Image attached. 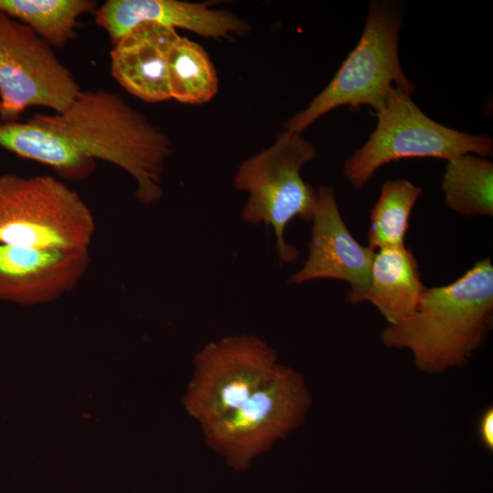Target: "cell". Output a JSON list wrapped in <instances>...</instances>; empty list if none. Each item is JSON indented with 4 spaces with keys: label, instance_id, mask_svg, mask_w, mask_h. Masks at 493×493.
<instances>
[{
    "label": "cell",
    "instance_id": "1",
    "mask_svg": "<svg viewBox=\"0 0 493 493\" xmlns=\"http://www.w3.org/2000/svg\"><path fill=\"white\" fill-rule=\"evenodd\" d=\"M31 119L68 138L89 158L108 162L129 173L141 203L152 205L162 198L171 142L120 95L104 89L80 90L63 111Z\"/></svg>",
    "mask_w": 493,
    "mask_h": 493
},
{
    "label": "cell",
    "instance_id": "2",
    "mask_svg": "<svg viewBox=\"0 0 493 493\" xmlns=\"http://www.w3.org/2000/svg\"><path fill=\"white\" fill-rule=\"evenodd\" d=\"M493 265L478 260L455 281L426 288L411 316L381 334L390 348L409 349L416 365L439 372L461 365L482 343L492 322Z\"/></svg>",
    "mask_w": 493,
    "mask_h": 493
},
{
    "label": "cell",
    "instance_id": "3",
    "mask_svg": "<svg viewBox=\"0 0 493 493\" xmlns=\"http://www.w3.org/2000/svg\"><path fill=\"white\" fill-rule=\"evenodd\" d=\"M401 23V11L394 3L372 2L356 47L308 107L285 122V130L301 133L319 118L341 106L368 105L377 112L394 89L412 95L415 86L403 72L399 58Z\"/></svg>",
    "mask_w": 493,
    "mask_h": 493
},
{
    "label": "cell",
    "instance_id": "4",
    "mask_svg": "<svg viewBox=\"0 0 493 493\" xmlns=\"http://www.w3.org/2000/svg\"><path fill=\"white\" fill-rule=\"evenodd\" d=\"M316 155L301 133L285 130L269 148L245 160L234 176V187L249 194L241 218L273 228L280 263L293 262L299 255L285 239L287 226L294 218L310 222L315 211L317 191L300 172Z\"/></svg>",
    "mask_w": 493,
    "mask_h": 493
},
{
    "label": "cell",
    "instance_id": "5",
    "mask_svg": "<svg viewBox=\"0 0 493 493\" xmlns=\"http://www.w3.org/2000/svg\"><path fill=\"white\" fill-rule=\"evenodd\" d=\"M93 214L82 197L50 175H0V243L29 248L89 249Z\"/></svg>",
    "mask_w": 493,
    "mask_h": 493
},
{
    "label": "cell",
    "instance_id": "6",
    "mask_svg": "<svg viewBox=\"0 0 493 493\" xmlns=\"http://www.w3.org/2000/svg\"><path fill=\"white\" fill-rule=\"evenodd\" d=\"M377 125L362 147L344 163L343 175L355 189L364 186L383 165L404 158L446 162L471 153L488 157L493 141L444 126L426 116L406 91L393 89L376 112Z\"/></svg>",
    "mask_w": 493,
    "mask_h": 493
},
{
    "label": "cell",
    "instance_id": "7",
    "mask_svg": "<svg viewBox=\"0 0 493 493\" xmlns=\"http://www.w3.org/2000/svg\"><path fill=\"white\" fill-rule=\"evenodd\" d=\"M280 366L276 351L257 336L210 342L194 357L185 409L205 430L248 404Z\"/></svg>",
    "mask_w": 493,
    "mask_h": 493
},
{
    "label": "cell",
    "instance_id": "8",
    "mask_svg": "<svg viewBox=\"0 0 493 493\" xmlns=\"http://www.w3.org/2000/svg\"><path fill=\"white\" fill-rule=\"evenodd\" d=\"M80 90L48 43L25 24L0 12L2 122L18 121L32 107L61 112Z\"/></svg>",
    "mask_w": 493,
    "mask_h": 493
},
{
    "label": "cell",
    "instance_id": "9",
    "mask_svg": "<svg viewBox=\"0 0 493 493\" xmlns=\"http://www.w3.org/2000/svg\"><path fill=\"white\" fill-rule=\"evenodd\" d=\"M310 400L301 376L281 365L245 407L203 430L207 445L242 470L304 419Z\"/></svg>",
    "mask_w": 493,
    "mask_h": 493
},
{
    "label": "cell",
    "instance_id": "10",
    "mask_svg": "<svg viewBox=\"0 0 493 493\" xmlns=\"http://www.w3.org/2000/svg\"><path fill=\"white\" fill-rule=\"evenodd\" d=\"M310 222L308 257L302 267L291 275L288 283L299 285L318 278L338 279L349 285L348 303L365 301L375 251L361 245L351 234L330 186L318 188Z\"/></svg>",
    "mask_w": 493,
    "mask_h": 493
},
{
    "label": "cell",
    "instance_id": "11",
    "mask_svg": "<svg viewBox=\"0 0 493 493\" xmlns=\"http://www.w3.org/2000/svg\"><path fill=\"white\" fill-rule=\"evenodd\" d=\"M90 263L89 250L29 248L0 243V301L22 306L72 291Z\"/></svg>",
    "mask_w": 493,
    "mask_h": 493
},
{
    "label": "cell",
    "instance_id": "12",
    "mask_svg": "<svg viewBox=\"0 0 493 493\" xmlns=\"http://www.w3.org/2000/svg\"><path fill=\"white\" fill-rule=\"evenodd\" d=\"M95 23L109 36L112 45L143 22L183 28L211 38L243 35L247 25L226 10H215L206 3L180 0H108L95 12Z\"/></svg>",
    "mask_w": 493,
    "mask_h": 493
},
{
    "label": "cell",
    "instance_id": "13",
    "mask_svg": "<svg viewBox=\"0 0 493 493\" xmlns=\"http://www.w3.org/2000/svg\"><path fill=\"white\" fill-rule=\"evenodd\" d=\"M180 36L176 29L143 22L112 45L110 53L112 78L128 93L148 102L171 100L168 58Z\"/></svg>",
    "mask_w": 493,
    "mask_h": 493
},
{
    "label": "cell",
    "instance_id": "14",
    "mask_svg": "<svg viewBox=\"0 0 493 493\" xmlns=\"http://www.w3.org/2000/svg\"><path fill=\"white\" fill-rule=\"evenodd\" d=\"M425 288L411 249L402 245L374 252L365 301L374 305L389 324L411 316Z\"/></svg>",
    "mask_w": 493,
    "mask_h": 493
},
{
    "label": "cell",
    "instance_id": "15",
    "mask_svg": "<svg viewBox=\"0 0 493 493\" xmlns=\"http://www.w3.org/2000/svg\"><path fill=\"white\" fill-rule=\"evenodd\" d=\"M0 147L48 166L61 178L70 181L86 180L96 168L95 161L68 138L31 118L26 121L0 122Z\"/></svg>",
    "mask_w": 493,
    "mask_h": 493
},
{
    "label": "cell",
    "instance_id": "16",
    "mask_svg": "<svg viewBox=\"0 0 493 493\" xmlns=\"http://www.w3.org/2000/svg\"><path fill=\"white\" fill-rule=\"evenodd\" d=\"M446 205L465 216L493 215V163L462 154L447 161L442 179Z\"/></svg>",
    "mask_w": 493,
    "mask_h": 493
},
{
    "label": "cell",
    "instance_id": "17",
    "mask_svg": "<svg viewBox=\"0 0 493 493\" xmlns=\"http://www.w3.org/2000/svg\"><path fill=\"white\" fill-rule=\"evenodd\" d=\"M93 0H0V12L25 24L52 47L76 38L79 16L97 9Z\"/></svg>",
    "mask_w": 493,
    "mask_h": 493
},
{
    "label": "cell",
    "instance_id": "18",
    "mask_svg": "<svg viewBox=\"0 0 493 493\" xmlns=\"http://www.w3.org/2000/svg\"><path fill=\"white\" fill-rule=\"evenodd\" d=\"M171 99L190 105L204 104L218 91L216 69L201 45L179 37L168 58Z\"/></svg>",
    "mask_w": 493,
    "mask_h": 493
},
{
    "label": "cell",
    "instance_id": "19",
    "mask_svg": "<svg viewBox=\"0 0 493 493\" xmlns=\"http://www.w3.org/2000/svg\"><path fill=\"white\" fill-rule=\"evenodd\" d=\"M422 189L405 179L386 181L371 210L368 246L375 251L404 245L412 209Z\"/></svg>",
    "mask_w": 493,
    "mask_h": 493
},
{
    "label": "cell",
    "instance_id": "20",
    "mask_svg": "<svg viewBox=\"0 0 493 493\" xmlns=\"http://www.w3.org/2000/svg\"><path fill=\"white\" fill-rule=\"evenodd\" d=\"M479 435L483 444L492 449L493 446V411L488 409L479 424Z\"/></svg>",
    "mask_w": 493,
    "mask_h": 493
}]
</instances>
